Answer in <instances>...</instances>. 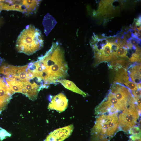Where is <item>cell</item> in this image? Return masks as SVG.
Returning a JSON list of instances; mask_svg holds the SVG:
<instances>
[{
  "instance_id": "2e32d148",
  "label": "cell",
  "mask_w": 141,
  "mask_h": 141,
  "mask_svg": "<svg viewBox=\"0 0 141 141\" xmlns=\"http://www.w3.org/2000/svg\"><path fill=\"white\" fill-rule=\"evenodd\" d=\"M11 134L5 130L0 128V140L2 141L7 137H10Z\"/></svg>"
},
{
  "instance_id": "4fadbf2b",
  "label": "cell",
  "mask_w": 141,
  "mask_h": 141,
  "mask_svg": "<svg viewBox=\"0 0 141 141\" xmlns=\"http://www.w3.org/2000/svg\"><path fill=\"white\" fill-rule=\"evenodd\" d=\"M140 127L137 126L131 128L128 131L132 136L139 138H140Z\"/></svg>"
},
{
  "instance_id": "9c48e42d",
  "label": "cell",
  "mask_w": 141,
  "mask_h": 141,
  "mask_svg": "<svg viewBox=\"0 0 141 141\" xmlns=\"http://www.w3.org/2000/svg\"><path fill=\"white\" fill-rule=\"evenodd\" d=\"M57 83H60L66 89L74 92L80 94L84 97L88 96L89 95L79 89L73 82L66 79L59 80Z\"/></svg>"
},
{
  "instance_id": "8fae6325",
  "label": "cell",
  "mask_w": 141,
  "mask_h": 141,
  "mask_svg": "<svg viewBox=\"0 0 141 141\" xmlns=\"http://www.w3.org/2000/svg\"><path fill=\"white\" fill-rule=\"evenodd\" d=\"M128 73L125 69L121 68L118 70L115 77L116 82L123 83L128 81Z\"/></svg>"
},
{
  "instance_id": "6da1fadb",
  "label": "cell",
  "mask_w": 141,
  "mask_h": 141,
  "mask_svg": "<svg viewBox=\"0 0 141 141\" xmlns=\"http://www.w3.org/2000/svg\"><path fill=\"white\" fill-rule=\"evenodd\" d=\"M64 54L60 44L54 42L44 55L28 64L29 68L44 88L47 89L50 85L56 84L58 80L68 76V67Z\"/></svg>"
},
{
  "instance_id": "d6986e66",
  "label": "cell",
  "mask_w": 141,
  "mask_h": 141,
  "mask_svg": "<svg viewBox=\"0 0 141 141\" xmlns=\"http://www.w3.org/2000/svg\"><path fill=\"white\" fill-rule=\"evenodd\" d=\"M137 37L139 39L141 40V34L138 33L137 34Z\"/></svg>"
},
{
  "instance_id": "ba28073f",
  "label": "cell",
  "mask_w": 141,
  "mask_h": 141,
  "mask_svg": "<svg viewBox=\"0 0 141 141\" xmlns=\"http://www.w3.org/2000/svg\"><path fill=\"white\" fill-rule=\"evenodd\" d=\"M111 44L108 42L102 49L99 51L98 54L99 57L97 60L98 62L100 61L108 62L111 60Z\"/></svg>"
},
{
  "instance_id": "ac0fdd59",
  "label": "cell",
  "mask_w": 141,
  "mask_h": 141,
  "mask_svg": "<svg viewBox=\"0 0 141 141\" xmlns=\"http://www.w3.org/2000/svg\"><path fill=\"white\" fill-rule=\"evenodd\" d=\"M128 141H140V138H137L133 140L130 139Z\"/></svg>"
},
{
  "instance_id": "ffe728a7",
  "label": "cell",
  "mask_w": 141,
  "mask_h": 141,
  "mask_svg": "<svg viewBox=\"0 0 141 141\" xmlns=\"http://www.w3.org/2000/svg\"><path fill=\"white\" fill-rule=\"evenodd\" d=\"M135 32L137 34L139 33V31L137 29H136L134 30Z\"/></svg>"
},
{
  "instance_id": "5b68a950",
  "label": "cell",
  "mask_w": 141,
  "mask_h": 141,
  "mask_svg": "<svg viewBox=\"0 0 141 141\" xmlns=\"http://www.w3.org/2000/svg\"><path fill=\"white\" fill-rule=\"evenodd\" d=\"M40 1L1 0L0 10H16L26 14H32L37 9Z\"/></svg>"
},
{
  "instance_id": "e0dca14e",
  "label": "cell",
  "mask_w": 141,
  "mask_h": 141,
  "mask_svg": "<svg viewBox=\"0 0 141 141\" xmlns=\"http://www.w3.org/2000/svg\"><path fill=\"white\" fill-rule=\"evenodd\" d=\"M141 55L135 53L132 54V57L129 59L130 62H140Z\"/></svg>"
},
{
  "instance_id": "7a4b0ae2",
  "label": "cell",
  "mask_w": 141,
  "mask_h": 141,
  "mask_svg": "<svg viewBox=\"0 0 141 141\" xmlns=\"http://www.w3.org/2000/svg\"><path fill=\"white\" fill-rule=\"evenodd\" d=\"M43 44L40 31L30 25L27 26L18 36L16 46L19 52L30 55L40 50Z\"/></svg>"
},
{
  "instance_id": "52a82bcc",
  "label": "cell",
  "mask_w": 141,
  "mask_h": 141,
  "mask_svg": "<svg viewBox=\"0 0 141 141\" xmlns=\"http://www.w3.org/2000/svg\"><path fill=\"white\" fill-rule=\"evenodd\" d=\"M48 108L49 109L61 112L64 111L68 106V99L62 93L54 96H51Z\"/></svg>"
},
{
  "instance_id": "30bf717a",
  "label": "cell",
  "mask_w": 141,
  "mask_h": 141,
  "mask_svg": "<svg viewBox=\"0 0 141 141\" xmlns=\"http://www.w3.org/2000/svg\"><path fill=\"white\" fill-rule=\"evenodd\" d=\"M128 72L130 78L133 82L137 84L140 83V65H134L131 66Z\"/></svg>"
},
{
  "instance_id": "3957f363",
  "label": "cell",
  "mask_w": 141,
  "mask_h": 141,
  "mask_svg": "<svg viewBox=\"0 0 141 141\" xmlns=\"http://www.w3.org/2000/svg\"><path fill=\"white\" fill-rule=\"evenodd\" d=\"M119 126L117 113L105 114L97 116L91 133L100 138L110 137L119 129Z\"/></svg>"
},
{
  "instance_id": "7c38bea8",
  "label": "cell",
  "mask_w": 141,
  "mask_h": 141,
  "mask_svg": "<svg viewBox=\"0 0 141 141\" xmlns=\"http://www.w3.org/2000/svg\"><path fill=\"white\" fill-rule=\"evenodd\" d=\"M128 64V61L127 60L125 59H121L113 61L111 62V65L113 66H120L123 68L125 69L127 67Z\"/></svg>"
},
{
  "instance_id": "5bb4252c",
  "label": "cell",
  "mask_w": 141,
  "mask_h": 141,
  "mask_svg": "<svg viewBox=\"0 0 141 141\" xmlns=\"http://www.w3.org/2000/svg\"><path fill=\"white\" fill-rule=\"evenodd\" d=\"M127 53V51L122 47L119 46L117 50L116 55L118 57L121 58H127L126 55Z\"/></svg>"
},
{
  "instance_id": "277c9868",
  "label": "cell",
  "mask_w": 141,
  "mask_h": 141,
  "mask_svg": "<svg viewBox=\"0 0 141 141\" xmlns=\"http://www.w3.org/2000/svg\"><path fill=\"white\" fill-rule=\"evenodd\" d=\"M140 116V111L135 101L131 102L119 115V129L128 132L131 128L136 126Z\"/></svg>"
},
{
  "instance_id": "8992f818",
  "label": "cell",
  "mask_w": 141,
  "mask_h": 141,
  "mask_svg": "<svg viewBox=\"0 0 141 141\" xmlns=\"http://www.w3.org/2000/svg\"><path fill=\"white\" fill-rule=\"evenodd\" d=\"M74 129L72 124L57 129L51 132L44 141H63L72 134Z\"/></svg>"
},
{
  "instance_id": "9a60e30c",
  "label": "cell",
  "mask_w": 141,
  "mask_h": 141,
  "mask_svg": "<svg viewBox=\"0 0 141 141\" xmlns=\"http://www.w3.org/2000/svg\"><path fill=\"white\" fill-rule=\"evenodd\" d=\"M132 91L134 92L138 89L136 84L128 81L123 83Z\"/></svg>"
}]
</instances>
